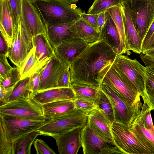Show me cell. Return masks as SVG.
<instances>
[{
	"label": "cell",
	"mask_w": 154,
	"mask_h": 154,
	"mask_svg": "<svg viewBox=\"0 0 154 154\" xmlns=\"http://www.w3.org/2000/svg\"><path fill=\"white\" fill-rule=\"evenodd\" d=\"M69 29L77 38L89 44L96 42L100 38V33L82 18L74 23Z\"/></svg>",
	"instance_id": "obj_24"
},
{
	"label": "cell",
	"mask_w": 154,
	"mask_h": 154,
	"mask_svg": "<svg viewBox=\"0 0 154 154\" xmlns=\"http://www.w3.org/2000/svg\"><path fill=\"white\" fill-rule=\"evenodd\" d=\"M46 119H27L0 114V124L8 138L13 143L20 137L35 130Z\"/></svg>",
	"instance_id": "obj_9"
},
{
	"label": "cell",
	"mask_w": 154,
	"mask_h": 154,
	"mask_svg": "<svg viewBox=\"0 0 154 154\" xmlns=\"http://www.w3.org/2000/svg\"><path fill=\"white\" fill-rule=\"evenodd\" d=\"M145 89L148 105L151 110H154V65L145 66Z\"/></svg>",
	"instance_id": "obj_32"
},
{
	"label": "cell",
	"mask_w": 154,
	"mask_h": 154,
	"mask_svg": "<svg viewBox=\"0 0 154 154\" xmlns=\"http://www.w3.org/2000/svg\"><path fill=\"white\" fill-rule=\"evenodd\" d=\"M128 127L137 138L154 152V133L143 127L136 117Z\"/></svg>",
	"instance_id": "obj_27"
},
{
	"label": "cell",
	"mask_w": 154,
	"mask_h": 154,
	"mask_svg": "<svg viewBox=\"0 0 154 154\" xmlns=\"http://www.w3.org/2000/svg\"><path fill=\"white\" fill-rule=\"evenodd\" d=\"M94 1L95 0H94Z\"/></svg>",
	"instance_id": "obj_54"
},
{
	"label": "cell",
	"mask_w": 154,
	"mask_h": 154,
	"mask_svg": "<svg viewBox=\"0 0 154 154\" xmlns=\"http://www.w3.org/2000/svg\"><path fill=\"white\" fill-rule=\"evenodd\" d=\"M0 33L5 39L10 48L13 43L16 31L8 0H0Z\"/></svg>",
	"instance_id": "obj_20"
},
{
	"label": "cell",
	"mask_w": 154,
	"mask_h": 154,
	"mask_svg": "<svg viewBox=\"0 0 154 154\" xmlns=\"http://www.w3.org/2000/svg\"><path fill=\"white\" fill-rule=\"evenodd\" d=\"M140 57L145 66L154 65V58L150 57L142 53L140 54Z\"/></svg>",
	"instance_id": "obj_49"
},
{
	"label": "cell",
	"mask_w": 154,
	"mask_h": 154,
	"mask_svg": "<svg viewBox=\"0 0 154 154\" xmlns=\"http://www.w3.org/2000/svg\"><path fill=\"white\" fill-rule=\"evenodd\" d=\"M69 66V65L56 55L53 57L43 68L38 91L57 87L58 82L61 75Z\"/></svg>",
	"instance_id": "obj_14"
},
{
	"label": "cell",
	"mask_w": 154,
	"mask_h": 154,
	"mask_svg": "<svg viewBox=\"0 0 154 154\" xmlns=\"http://www.w3.org/2000/svg\"><path fill=\"white\" fill-rule=\"evenodd\" d=\"M143 54L150 57L154 58V48L146 52Z\"/></svg>",
	"instance_id": "obj_51"
},
{
	"label": "cell",
	"mask_w": 154,
	"mask_h": 154,
	"mask_svg": "<svg viewBox=\"0 0 154 154\" xmlns=\"http://www.w3.org/2000/svg\"><path fill=\"white\" fill-rule=\"evenodd\" d=\"M35 46L32 43V48L27 55L22 66L20 69V80L31 77L41 69L38 64L35 57Z\"/></svg>",
	"instance_id": "obj_29"
},
{
	"label": "cell",
	"mask_w": 154,
	"mask_h": 154,
	"mask_svg": "<svg viewBox=\"0 0 154 154\" xmlns=\"http://www.w3.org/2000/svg\"><path fill=\"white\" fill-rule=\"evenodd\" d=\"M121 7V5L112 7L106 11L113 20L119 32L120 38V51L118 55L129 54V52L127 50L126 40Z\"/></svg>",
	"instance_id": "obj_26"
},
{
	"label": "cell",
	"mask_w": 154,
	"mask_h": 154,
	"mask_svg": "<svg viewBox=\"0 0 154 154\" xmlns=\"http://www.w3.org/2000/svg\"><path fill=\"white\" fill-rule=\"evenodd\" d=\"M88 113L76 108L66 114L45 122L35 131L41 135L54 137L61 135L74 128H83L87 124Z\"/></svg>",
	"instance_id": "obj_3"
},
{
	"label": "cell",
	"mask_w": 154,
	"mask_h": 154,
	"mask_svg": "<svg viewBox=\"0 0 154 154\" xmlns=\"http://www.w3.org/2000/svg\"><path fill=\"white\" fill-rule=\"evenodd\" d=\"M18 82L13 86L8 87L0 85V106L4 105L7 102L8 99L14 89Z\"/></svg>",
	"instance_id": "obj_45"
},
{
	"label": "cell",
	"mask_w": 154,
	"mask_h": 154,
	"mask_svg": "<svg viewBox=\"0 0 154 154\" xmlns=\"http://www.w3.org/2000/svg\"><path fill=\"white\" fill-rule=\"evenodd\" d=\"M113 64L122 71L137 88L143 103H148L145 89V66L127 56L117 55Z\"/></svg>",
	"instance_id": "obj_8"
},
{
	"label": "cell",
	"mask_w": 154,
	"mask_h": 154,
	"mask_svg": "<svg viewBox=\"0 0 154 154\" xmlns=\"http://www.w3.org/2000/svg\"><path fill=\"white\" fill-rule=\"evenodd\" d=\"M7 57L0 54V79H3L9 76L14 67L9 63Z\"/></svg>",
	"instance_id": "obj_40"
},
{
	"label": "cell",
	"mask_w": 154,
	"mask_h": 154,
	"mask_svg": "<svg viewBox=\"0 0 154 154\" xmlns=\"http://www.w3.org/2000/svg\"><path fill=\"white\" fill-rule=\"evenodd\" d=\"M98 16L99 14H89L86 13L85 11L83 12L81 14V18L98 32Z\"/></svg>",
	"instance_id": "obj_43"
},
{
	"label": "cell",
	"mask_w": 154,
	"mask_h": 154,
	"mask_svg": "<svg viewBox=\"0 0 154 154\" xmlns=\"http://www.w3.org/2000/svg\"><path fill=\"white\" fill-rule=\"evenodd\" d=\"M43 67L30 77L29 86L31 95L36 93L39 90L41 73Z\"/></svg>",
	"instance_id": "obj_42"
},
{
	"label": "cell",
	"mask_w": 154,
	"mask_h": 154,
	"mask_svg": "<svg viewBox=\"0 0 154 154\" xmlns=\"http://www.w3.org/2000/svg\"><path fill=\"white\" fill-rule=\"evenodd\" d=\"M87 123L100 137L106 141L114 143L111 130V124L98 108L88 114Z\"/></svg>",
	"instance_id": "obj_18"
},
{
	"label": "cell",
	"mask_w": 154,
	"mask_h": 154,
	"mask_svg": "<svg viewBox=\"0 0 154 154\" xmlns=\"http://www.w3.org/2000/svg\"><path fill=\"white\" fill-rule=\"evenodd\" d=\"M40 134L35 131L25 134L12 143L13 154H30L32 144Z\"/></svg>",
	"instance_id": "obj_28"
},
{
	"label": "cell",
	"mask_w": 154,
	"mask_h": 154,
	"mask_svg": "<svg viewBox=\"0 0 154 154\" xmlns=\"http://www.w3.org/2000/svg\"><path fill=\"white\" fill-rule=\"evenodd\" d=\"M89 45L84 41L75 39L62 42L54 49L55 54L69 65Z\"/></svg>",
	"instance_id": "obj_17"
},
{
	"label": "cell",
	"mask_w": 154,
	"mask_h": 154,
	"mask_svg": "<svg viewBox=\"0 0 154 154\" xmlns=\"http://www.w3.org/2000/svg\"><path fill=\"white\" fill-rule=\"evenodd\" d=\"M32 46V41L26 33L20 22L13 43L9 49L8 57L13 64L20 69Z\"/></svg>",
	"instance_id": "obj_13"
},
{
	"label": "cell",
	"mask_w": 154,
	"mask_h": 154,
	"mask_svg": "<svg viewBox=\"0 0 154 154\" xmlns=\"http://www.w3.org/2000/svg\"><path fill=\"white\" fill-rule=\"evenodd\" d=\"M20 68L14 67L9 76L3 79H0V85L8 87L13 86L20 81Z\"/></svg>",
	"instance_id": "obj_39"
},
{
	"label": "cell",
	"mask_w": 154,
	"mask_h": 154,
	"mask_svg": "<svg viewBox=\"0 0 154 154\" xmlns=\"http://www.w3.org/2000/svg\"><path fill=\"white\" fill-rule=\"evenodd\" d=\"M33 143L37 154H56L42 139H36Z\"/></svg>",
	"instance_id": "obj_41"
},
{
	"label": "cell",
	"mask_w": 154,
	"mask_h": 154,
	"mask_svg": "<svg viewBox=\"0 0 154 154\" xmlns=\"http://www.w3.org/2000/svg\"><path fill=\"white\" fill-rule=\"evenodd\" d=\"M69 67H68L62 72L58 80L57 87L67 88L70 87Z\"/></svg>",
	"instance_id": "obj_44"
},
{
	"label": "cell",
	"mask_w": 154,
	"mask_h": 154,
	"mask_svg": "<svg viewBox=\"0 0 154 154\" xmlns=\"http://www.w3.org/2000/svg\"><path fill=\"white\" fill-rule=\"evenodd\" d=\"M74 22L46 27L47 36L54 50L62 42L78 38L69 29Z\"/></svg>",
	"instance_id": "obj_23"
},
{
	"label": "cell",
	"mask_w": 154,
	"mask_h": 154,
	"mask_svg": "<svg viewBox=\"0 0 154 154\" xmlns=\"http://www.w3.org/2000/svg\"><path fill=\"white\" fill-rule=\"evenodd\" d=\"M106 42L119 55L120 51V38L116 25L109 13L105 12V20L100 33Z\"/></svg>",
	"instance_id": "obj_25"
},
{
	"label": "cell",
	"mask_w": 154,
	"mask_h": 154,
	"mask_svg": "<svg viewBox=\"0 0 154 154\" xmlns=\"http://www.w3.org/2000/svg\"><path fill=\"white\" fill-rule=\"evenodd\" d=\"M0 154H13V145L0 124Z\"/></svg>",
	"instance_id": "obj_37"
},
{
	"label": "cell",
	"mask_w": 154,
	"mask_h": 154,
	"mask_svg": "<svg viewBox=\"0 0 154 154\" xmlns=\"http://www.w3.org/2000/svg\"><path fill=\"white\" fill-rule=\"evenodd\" d=\"M76 98H81L95 101L98 98L100 88L87 85L71 83Z\"/></svg>",
	"instance_id": "obj_30"
},
{
	"label": "cell",
	"mask_w": 154,
	"mask_h": 154,
	"mask_svg": "<svg viewBox=\"0 0 154 154\" xmlns=\"http://www.w3.org/2000/svg\"><path fill=\"white\" fill-rule=\"evenodd\" d=\"M103 81L115 88L131 106H142L140 96L136 87L113 63L105 75Z\"/></svg>",
	"instance_id": "obj_7"
},
{
	"label": "cell",
	"mask_w": 154,
	"mask_h": 154,
	"mask_svg": "<svg viewBox=\"0 0 154 154\" xmlns=\"http://www.w3.org/2000/svg\"><path fill=\"white\" fill-rule=\"evenodd\" d=\"M118 54L102 36L88 46L69 65L71 83L100 88Z\"/></svg>",
	"instance_id": "obj_1"
},
{
	"label": "cell",
	"mask_w": 154,
	"mask_h": 154,
	"mask_svg": "<svg viewBox=\"0 0 154 154\" xmlns=\"http://www.w3.org/2000/svg\"><path fill=\"white\" fill-rule=\"evenodd\" d=\"M46 120L53 119L69 113L75 109L74 100L57 101L41 105Z\"/></svg>",
	"instance_id": "obj_22"
},
{
	"label": "cell",
	"mask_w": 154,
	"mask_h": 154,
	"mask_svg": "<svg viewBox=\"0 0 154 154\" xmlns=\"http://www.w3.org/2000/svg\"></svg>",
	"instance_id": "obj_53"
},
{
	"label": "cell",
	"mask_w": 154,
	"mask_h": 154,
	"mask_svg": "<svg viewBox=\"0 0 154 154\" xmlns=\"http://www.w3.org/2000/svg\"><path fill=\"white\" fill-rule=\"evenodd\" d=\"M105 11L99 14L98 18V31L100 33L101 29L103 26L105 20Z\"/></svg>",
	"instance_id": "obj_50"
},
{
	"label": "cell",
	"mask_w": 154,
	"mask_h": 154,
	"mask_svg": "<svg viewBox=\"0 0 154 154\" xmlns=\"http://www.w3.org/2000/svg\"><path fill=\"white\" fill-rule=\"evenodd\" d=\"M74 103L75 108L82 110L88 114L97 108L95 101L82 98H76Z\"/></svg>",
	"instance_id": "obj_38"
},
{
	"label": "cell",
	"mask_w": 154,
	"mask_h": 154,
	"mask_svg": "<svg viewBox=\"0 0 154 154\" xmlns=\"http://www.w3.org/2000/svg\"><path fill=\"white\" fill-rule=\"evenodd\" d=\"M21 25L29 38L41 34L46 35V27L38 10L30 0H22Z\"/></svg>",
	"instance_id": "obj_12"
},
{
	"label": "cell",
	"mask_w": 154,
	"mask_h": 154,
	"mask_svg": "<svg viewBox=\"0 0 154 154\" xmlns=\"http://www.w3.org/2000/svg\"><path fill=\"white\" fill-rule=\"evenodd\" d=\"M13 24L17 32L20 22L22 0H8Z\"/></svg>",
	"instance_id": "obj_36"
},
{
	"label": "cell",
	"mask_w": 154,
	"mask_h": 154,
	"mask_svg": "<svg viewBox=\"0 0 154 154\" xmlns=\"http://www.w3.org/2000/svg\"><path fill=\"white\" fill-rule=\"evenodd\" d=\"M36 6L46 27L74 22L83 12L68 0H30Z\"/></svg>",
	"instance_id": "obj_2"
},
{
	"label": "cell",
	"mask_w": 154,
	"mask_h": 154,
	"mask_svg": "<svg viewBox=\"0 0 154 154\" xmlns=\"http://www.w3.org/2000/svg\"><path fill=\"white\" fill-rule=\"evenodd\" d=\"M83 128L79 127L59 136L53 137L56 140L60 154H77L82 147L81 133Z\"/></svg>",
	"instance_id": "obj_15"
},
{
	"label": "cell",
	"mask_w": 154,
	"mask_h": 154,
	"mask_svg": "<svg viewBox=\"0 0 154 154\" xmlns=\"http://www.w3.org/2000/svg\"><path fill=\"white\" fill-rule=\"evenodd\" d=\"M150 107L143 103L140 112L136 118L145 128L154 133V125L151 114Z\"/></svg>",
	"instance_id": "obj_35"
},
{
	"label": "cell",
	"mask_w": 154,
	"mask_h": 154,
	"mask_svg": "<svg viewBox=\"0 0 154 154\" xmlns=\"http://www.w3.org/2000/svg\"><path fill=\"white\" fill-rule=\"evenodd\" d=\"M32 43L35 46V56L38 64L40 68H42L56 55L54 49L44 34L33 37Z\"/></svg>",
	"instance_id": "obj_21"
},
{
	"label": "cell",
	"mask_w": 154,
	"mask_h": 154,
	"mask_svg": "<svg viewBox=\"0 0 154 154\" xmlns=\"http://www.w3.org/2000/svg\"><path fill=\"white\" fill-rule=\"evenodd\" d=\"M121 11L124 24L127 51L140 54L142 41L138 34L126 8L121 4Z\"/></svg>",
	"instance_id": "obj_19"
},
{
	"label": "cell",
	"mask_w": 154,
	"mask_h": 154,
	"mask_svg": "<svg viewBox=\"0 0 154 154\" xmlns=\"http://www.w3.org/2000/svg\"><path fill=\"white\" fill-rule=\"evenodd\" d=\"M154 32V20L150 26L142 42V52L149 42L150 38Z\"/></svg>",
	"instance_id": "obj_47"
},
{
	"label": "cell",
	"mask_w": 154,
	"mask_h": 154,
	"mask_svg": "<svg viewBox=\"0 0 154 154\" xmlns=\"http://www.w3.org/2000/svg\"><path fill=\"white\" fill-rule=\"evenodd\" d=\"M122 0H95L88 11L89 14L105 11L112 7L121 5Z\"/></svg>",
	"instance_id": "obj_34"
},
{
	"label": "cell",
	"mask_w": 154,
	"mask_h": 154,
	"mask_svg": "<svg viewBox=\"0 0 154 154\" xmlns=\"http://www.w3.org/2000/svg\"><path fill=\"white\" fill-rule=\"evenodd\" d=\"M95 102L97 108L111 124L115 121L114 114L111 103L108 97L100 88L99 96Z\"/></svg>",
	"instance_id": "obj_31"
},
{
	"label": "cell",
	"mask_w": 154,
	"mask_h": 154,
	"mask_svg": "<svg viewBox=\"0 0 154 154\" xmlns=\"http://www.w3.org/2000/svg\"><path fill=\"white\" fill-rule=\"evenodd\" d=\"M30 97L36 103L41 106L60 100H74L76 98L75 93L71 87H55L38 91L31 95Z\"/></svg>",
	"instance_id": "obj_16"
},
{
	"label": "cell",
	"mask_w": 154,
	"mask_h": 154,
	"mask_svg": "<svg viewBox=\"0 0 154 154\" xmlns=\"http://www.w3.org/2000/svg\"><path fill=\"white\" fill-rule=\"evenodd\" d=\"M9 48L5 39L0 33V53L8 57Z\"/></svg>",
	"instance_id": "obj_46"
},
{
	"label": "cell",
	"mask_w": 154,
	"mask_h": 154,
	"mask_svg": "<svg viewBox=\"0 0 154 154\" xmlns=\"http://www.w3.org/2000/svg\"><path fill=\"white\" fill-rule=\"evenodd\" d=\"M100 88L108 97L112 107L115 121L128 126L140 113L142 107L131 106L113 86L103 81Z\"/></svg>",
	"instance_id": "obj_5"
},
{
	"label": "cell",
	"mask_w": 154,
	"mask_h": 154,
	"mask_svg": "<svg viewBox=\"0 0 154 154\" xmlns=\"http://www.w3.org/2000/svg\"><path fill=\"white\" fill-rule=\"evenodd\" d=\"M30 77H27L20 80L17 83L11 94L8 99L7 102L19 97L29 98L30 97Z\"/></svg>",
	"instance_id": "obj_33"
},
{
	"label": "cell",
	"mask_w": 154,
	"mask_h": 154,
	"mask_svg": "<svg viewBox=\"0 0 154 154\" xmlns=\"http://www.w3.org/2000/svg\"><path fill=\"white\" fill-rule=\"evenodd\" d=\"M0 114L25 118L46 119L41 106L31 97H19L0 106Z\"/></svg>",
	"instance_id": "obj_10"
},
{
	"label": "cell",
	"mask_w": 154,
	"mask_h": 154,
	"mask_svg": "<svg viewBox=\"0 0 154 154\" xmlns=\"http://www.w3.org/2000/svg\"><path fill=\"white\" fill-rule=\"evenodd\" d=\"M142 42L154 20V0H122Z\"/></svg>",
	"instance_id": "obj_4"
},
{
	"label": "cell",
	"mask_w": 154,
	"mask_h": 154,
	"mask_svg": "<svg viewBox=\"0 0 154 154\" xmlns=\"http://www.w3.org/2000/svg\"><path fill=\"white\" fill-rule=\"evenodd\" d=\"M72 2H76L79 0H68Z\"/></svg>",
	"instance_id": "obj_52"
},
{
	"label": "cell",
	"mask_w": 154,
	"mask_h": 154,
	"mask_svg": "<svg viewBox=\"0 0 154 154\" xmlns=\"http://www.w3.org/2000/svg\"><path fill=\"white\" fill-rule=\"evenodd\" d=\"M111 130L113 142L123 154H154L130 131L128 126L114 122Z\"/></svg>",
	"instance_id": "obj_6"
},
{
	"label": "cell",
	"mask_w": 154,
	"mask_h": 154,
	"mask_svg": "<svg viewBox=\"0 0 154 154\" xmlns=\"http://www.w3.org/2000/svg\"><path fill=\"white\" fill-rule=\"evenodd\" d=\"M154 48V32L150 38L147 44L142 50V54Z\"/></svg>",
	"instance_id": "obj_48"
},
{
	"label": "cell",
	"mask_w": 154,
	"mask_h": 154,
	"mask_svg": "<svg viewBox=\"0 0 154 154\" xmlns=\"http://www.w3.org/2000/svg\"><path fill=\"white\" fill-rule=\"evenodd\" d=\"M81 140L84 154H123L114 143L100 137L87 123L82 130Z\"/></svg>",
	"instance_id": "obj_11"
}]
</instances>
